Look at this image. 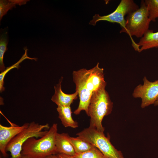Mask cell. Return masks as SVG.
<instances>
[{
	"label": "cell",
	"mask_w": 158,
	"mask_h": 158,
	"mask_svg": "<svg viewBox=\"0 0 158 158\" xmlns=\"http://www.w3.org/2000/svg\"><path fill=\"white\" fill-rule=\"evenodd\" d=\"M143 80V84H140L136 86L132 95L134 98H141V107L144 108L154 104L158 99V80L151 82L144 76Z\"/></svg>",
	"instance_id": "ba28073f"
},
{
	"label": "cell",
	"mask_w": 158,
	"mask_h": 158,
	"mask_svg": "<svg viewBox=\"0 0 158 158\" xmlns=\"http://www.w3.org/2000/svg\"><path fill=\"white\" fill-rule=\"evenodd\" d=\"M69 140L77 154L86 152L91 149L94 146L78 136L76 137L70 136Z\"/></svg>",
	"instance_id": "5bb4252c"
},
{
	"label": "cell",
	"mask_w": 158,
	"mask_h": 158,
	"mask_svg": "<svg viewBox=\"0 0 158 158\" xmlns=\"http://www.w3.org/2000/svg\"><path fill=\"white\" fill-rule=\"evenodd\" d=\"M144 1L147 8L149 20L155 22L158 18V0H145Z\"/></svg>",
	"instance_id": "e0dca14e"
},
{
	"label": "cell",
	"mask_w": 158,
	"mask_h": 158,
	"mask_svg": "<svg viewBox=\"0 0 158 158\" xmlns=\"http://www.w3.org/2000/svg\"><path fill=\"white\" fill-rule=\"evenodd\" d=\"M56 110L58 113L59 118L64 127L73 128L78 127V122L72 118V111L70 106H57Z\"/></svg>",
	"instance_id": "4fadbf2b"
},
{
	"label": "cell",
	"mask_w": 158,
	"mask_h": 158,
	"mask_svg": "<svg viewBox=\"0 0 158 158\" xmlns=\"http://www.w3.org/2000/svg\"><path fill=\"white\" fill-rule=\"evenodd\" d=\"M29 123H25L21 126L13 124L7 127L0 124V151L3 158H7L6 146L16 135L27 128Z\"/></svg>",
	"instance_id": "9c48e42d"
},
{
	"label": "cell",
	"mask_w": 158,
	"mask_h": 158,
	"mask_svg": "<svg viewBox=\"0 0 158 158\" xmlns=\"http://www.w3.org/2000/svg\"><path fill=\"white\" fill-rule=\"evenodd\" d=\"M25 50V53L23 55L20 59L16 63L6 68V69L3 72H1L0 74V92L1 93L5 90V88L4 87V77L7 73L11 69L16 68L18 69L20 67L19 64L24 60L26 59H29L31 60H34L35 61L37 60L36 58H31L28 57L27 55V49H24Z\"/></svg>",
	"instance_id": "2e32d148"
},
{
	"label": "cell",
	"mask_w": 158,
	"mask_h": 158,
	"mask_svg": "<svg viewBox=\"0 0 158 158\" xmlns=\"http://www.w3.org/2000/svg\"><path fill=\"white\" fill-rule=\"evenodd\" d=\"M73 157L75 158H104L102 153L95 146L90 150L84 152L76 153Z\"/></svg>",
	"instance_id": "d6986e66"
},
{
	"label": "cell",
	"mask_w": 158,
	"mask_h": 158,
	"mask_svg": "<svg viewBox=\"0 0 158 158\" xmlns=\"http://www.w3.org/2000/svg\"><path fill=\"white\" fill-rule=\"evenodd\" d=\"M57 131V124L54 123L43 137L28 139L22 147V158H44L57 154L55 140Z\"/></svg>",
	"instance_id": "7a4b0ae2"
},
{
	"label": "cell",
	"mask_w": 158,
	"mask_h": 158,
	"mask_svg": "<svg viewBox=\"0 0 158 158\" xmlns=\"http://www.w3.org/2000/svg\"><path fill=\"white\" fill-rule=\"evenodd\" d=\"M70 136L66 133H57L55 137V145L57 154H62L74 157L76 154L71 143Z\"/></svg>",
	"instance_id": "8fae6325"
},
{
	"label": "cell",
	"mask_w": 158,
	"mask_h": 158,
	"mask_svg": "<svg viewBox=\"0 0 158 158\" xmlns=\"http://www.w3.org/2000/svg\"><path fill=\"white\" fill-rule=\"evenodd\" d=\"M154 106H158V99L154 104Z\"/></svg>",
	"instance_id": "7402d4cb"
},
{
	"label": "cell",
	"mask_w": 158,
	"mask_h": 158,
	"mask_svg": "<svg viewBox=\"0 0 158 158\" xmlns=\"http://www.w3.org/2000/svg\"><path fill=\"white\" fill-rule=\"evenodd\" d=\"M104 70L103 68H100L98 62L95 66L89 70L83 68L73 71V80L80 99L78 106L73 112L75 115L79 114L83 110L87 115L88 108L93 92L106 87L107 83L104 80Z\"/></svg>",
	"instance_id": "6da1fadb"
},
{
	"label": "cell",
	"mask_w": 158,
	"mask_h": 158,
	"mask_svg": "<svg viewBox=\"0 0 158 158\" xmlns=\"http://www.w3.org/2000/svg\"><path fill=\"white\" fill-rule=\"evenodd\" d=\"M139 8L132 0H122L116 10L108 15L101 16L95 14L89 24L95 26L99 21L104 20L112 23H117L120 25L121 29L124 28L126 20L125 16Z\"/></svg>",
	"instance_id": "52a82bcc"
},
{
	"label": "cell",
	"mask_w": 158,
	"mask_h": 158,
	"mask_svg": "<svg viewBox=\"0 0 158 158\" xmlns=\"http://www.w3.org/2000/svg\"><path fill=\"white\" fill-rule=\"evenodd\" d=\"M105 88H102L93 92L87 115L90 117L89 126L103 132L105 128L102 125V120L105 116L111 113L113 107V103Z\"/></svg>",
	"instance_id": "3957f363"
},
{
	"label": "cell",
	"mask_w": 158,
	"mask_h": 158,
	"mask_svg": "<svg viewBox=\"0 0 158 158\" xmlns=\"http://www.w3.org/2000/svg\"><path fill=\"white\" fill-rule=\"evenodd\" d=\"M136 44V51L139 52L145 50L158 48V31L154 32L153 30L149 29Z\"/></svg>",
	"instance_id": "7c38bea8"
},
{
	"label": "cell",
	"mask_w": 158,
	"mask_h": 158,
	"mask_svg": "<svg viewBox=\"0 0 158 158\" xmlns=\"http://www.w3.org/2000/svg\"><path fill=\"white\" fill-rule=\"evenodd\" d=\"M44 158H58L56 154H52Z\"/></svg>",
	"instance_id": "44dd1931"
},
{
	"label": "cell",
	"mask_w": 158,
	"mask_h": 158,
	"mask_svg": "<svg viewBox=\"0 0 158 158\" xmlns=\"http://www.w3.org/2000/svg\"><path fill=\"white\" fill-rule=\"evenodd\" d=\"M63 79V77H61L58 83L54 86L55 92L51 97V100L57 106H70L73 101L77 99L78 93L76 91L71 94L64 92L61 87Z\"/></svg>",
	"instance_id": "30bf717a"
},
{
	"label": "cell",
	"mask_w": 158,
	"mask_h": 158,
	"mask_svg": "<svg viewBox=\"0 0 158 158\" xmlns=\"http://www.w3.org/2000/svg\"><path fill=\"white\" fill-rule=\"evenodd\" d=\"M50 127L48 123L40 124L35 121L29 123L28 126L14 137L7 145L6 150L11 153V158H22V146L29 138L43 137Z\"/></svg>",
	"instance_id": "8992f818"
},
{
	"label": "cell",
	"mask_w": 158,
	"mask_h": 158,
	"mask_svg": "<svg viewBox=\"0 0 158 158\" xmlns=\"http://www.w3.org/2000/svg\"><path fill=\"white\" fill-rule=\"evenodd\" d=\"M29 0H1L0 1V20L9 10L15 7L16 5L25 4Z\"/></svg>",
	"instance_id": "9a60e30c"
},
{
	"label": "cell",
	"mask_w": 158,
	"mask_h": 158,
	"mask_svg": "<svg viewBox=\"0 0 158 158\" xmlns=\"http://www.w3.org/2000/svg\"><path fill=\"white\" fill-rule=\"evenodd\" d=\"M125 20L124 28L121 29L120 32L128 35L131 38L132 45L135 49L136 43L132 40V36L142 37L149 30L151 22L149 18L147 8L144 1H141L140 8L127 15Z\"/></svg>",
	"instance_id": "277c9868"
},
{
	"label": "cell",
	"mask_w": 158,
	"mask_h": 158,
	"mask_svg": "<svg viewBox=\"0 0 158 158\" xmlns=\"http://www.w3.org/2000/svg\"><path fill=\"white\" fill-rule=\"evenodd\" d=\"M76 135L97 148L104 158H124L121 151L118 150L112 145L109 138L106 137L104 132L95 128L89 126Z\"/></svg>",
	"instance_id": "5b68a950"
},
{
	"label": "cell",
	"mask_w": 158,
	"mask_h": 158,
	"mask_svg": "<svg viewBox=\"0 0 158 158\" xmlns=\"http://www.w3.org/2000/svg\"><path fill=\"white\" fill-rule=\"evenodd\" d=\"M8 42L7 32L6 31L3 32L1 35L0 40V70L2 72L6 69L3 62L4 54L7 49V46Z\"/></svg>",
	"instance_id": "ac0fdd59"
},
{
	"label": "cell",
	"mask_w": 158,
	"mask_h": 158,
	"mask_svg": "<svg viewBox=\"0 0 158 158\" xmlns=\"http://www.w3.org/2000/svg\"><path fill=\"white\" fill-rule=\"evenodd\" d=\"M58 158H75L72 156L62 154H56Z\"/></svg>",
	"instance_id": "ffe728a7"
}]
</instances>
